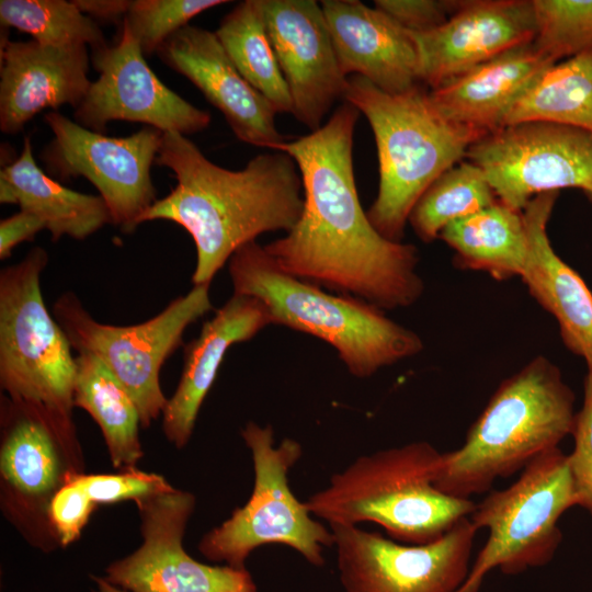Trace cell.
Masks as SVG:
<instances>
[{
  "instance_id": "obj_10",
  "label": "cell",
  "mask_w": 592,
  "mask_h": 592,
  "mask_svg": "<svg viewBox=\"0 0 592 592\" xmlns=\"http://www.w3.org/2000/svg\"><path fill=\"white\" fill-rule=\"evenodd\" d=\"M212 309L209 284H203L137 325L95 320L72 292L57 298L53 315L73 351L94 355L119 380L139 411L141 426L147 428L168 402L159 378L163 364L182 345L186 328Z\"/></svg>"
},
{
  "instance_id": "obj_26",
  "label": "cell",
  "mask_w": 592,
  "mask_h": 592,
  "mask_svg": "<svg viewBox=\"0 0 592 592\" xmlns=\"http://www.w3.org/2000/svg\"><path fill=\"white\" fill-rule=\"evenodd\" d=\"M456 253L457 265L483 271L496 280L521 276L528 253L523 210L499 200L446 226L440 237Z\"/></svg>"
},
{
  "instance_id": "obj_32",
  "label": "cell",
  "mask_w": 592,
  "mask_h": 592,
  "mask_svg": "<svg viewBox=\"0 0 592 592\" xmlns=\"http://www.w3.org/2000/svg\"><path fill=\"white\" fill-rule=\"evenodd\" d=\"M534 46L554 62L592 47V0H532Z\"/></svg>"
},
{
  "instance_id": "obj_9",
  "label": "cell",
  "mask_w": 592,
  "mask_h": 592,
  "mask_svg": "<svg viewBox=\"0 0 592 592\" xmlns=\"http://www.w3.org/2000/svg\"><path fill=\"white\" fill-rule=\"evenodd\" d=\"M573 506L568 454L559 447L532 460L509 487L489 491L469 515L488 538L457 592H478L494 569L519 574L550 562L562 538L558 521Z\"/></svg>"
},
{
  "instance_id": "obj_2",
  "label": "cell",
  "mask_w": 592,
  "mask_h": 592,
  "mask_svg": "<svg viewBox=\"0 0 592 592\" xmlns=\"http://www.w3.org/2000/svg\"><path fill=\"white\" fill-rule=\"evenodd\" d=\"M270 150L232 171L208 160L185 135L163 133L155 163L170 169L177 184L140 224L169 220L191 235L193 285L210 284L241 247L266 232H288L299 220L304 193L298 166L287 152Z\"/></svg>"
},
{
  "instance_id": "obj_30",
  "label": "cell",
  "mask_w": 592,
  "mask_h": 592,
  "mask_svg": "<svg viewBox=\"0 0 592 592\" xmlns=\"http://www.w3.org/2000/svg\"><path fill=\"white\" fill-rule=\"evenodd\" d=\"M498 201L483 172L463 160L443 172L412 208L410 223L417 237L429 243L449 224Z\"/></svg>"
},
{
  "instance_id": "obj_4",
  "label": "cell",
  "mask_w": 592,
  "mask_h": 592,
  "mask_svg": "<svg viewBox=\"0 0 592 592\" xmlns=\"http://www.w3.org/2000/svg\"><path fill=\"white\" fill-rule=\"evenodd\" d=\"M228 271L234 294L259 299L273 325L331 345L355 377H369L423 350L422 339L388 318L383 309L351 295L331 294L286 273L257 241L232 254Z\"/></svg>"
},
{
  "instance_id": "obj_28",
  "label": "cell",
  "mask_w": 592,
  "mask_h": 592,
  "mask_svg": "<svg viewBox=\"0 0 592 592\" xmlns=\"http://www.w3.org/2000/svg\"><path fill=\"white\" fill-rule=\"evenodd\" d=\"M528 121L592 133V47L546 68L514 103L503 126Z\"/></svg>"
},
{
  "instance_id": "obj_20",
  "label": "cell",
  "mask_w": 592,
  "mask_h": 592,
  "mask_svg": "<svg viewBox=\"0 0 592 592\" xmlns=\"http://www.w3.org/2000/svg\"><path fill=\"white\" fill-rule=\"evenodd\" d=\"M320 4L344 76H361L388 93L422 86L409 31L358 0H322Z\"/></svg>"
},
{
  "instance_id": "obj_41",
  "label": "cell",
  "mask_w": 592,
  "mask_h": 592,
  "mask_svg": "<svg viewBox=\"0 0 592 592\" xmlns=\"http://www.w3.org/2000/svg\"><path fill=\"white\" fill-rule=\"evenodd\" d=\"M585 193V195L592 201V187L583 191Z\"/></svg>"
},
{
  "instance_id": "obj_36",
  "label": "cell",
  "mask_w": 592,
  "mask_h": 592,
  "mask_svg": "<svg viewBox=\"0 0 592 592\" xmlns=\"http://www.w3.org/2000/svg\"><path fill=\"white\" fill-rule=\"evenodd\" d=\"M96 504L71 473L48 502L47 514L59 543L68 546L81 534Z\"/></svg>"
},
{
  "instance_id": "obj_14",
  "label": "cell",
  "mask_w": 592,
  "mask_h": 592,
  "mask_svg": "<svg viewBox=\"0 0 592 592\" xmlns=\"http://www.w3.org/2000/svg\"><path fill=\"white\" fill-rule=\"evenodd\" d=\"M135 503L144 542L106 568L107 582L129 592H258L247 569L202 563L185 551L182 538L195 506L192 493L172 487Z\"/></svg>"
},
{
  "instance_id": "obj_13",
  "label": "cell",
  "mask_w": 592,
  "mask_h": 592,
  "mask_svg": "<svg viewBox=\"0 0 592 592\" xmlns=\"http://www.w3.org/2000/svg\"><path fill=\"white\" fill-rule=\"evenodd\" d=\"M343 592H457L468 577L477 530L469 516L440 538L405 544L357 525H329Z\"/></svg>"
},
{
  "instance_id": "obj_27",
  "label": "cell",
  "mask_w": 592,
  "mask_h": 592,
  "mask_svg": "<svg viewBox=\"0 0 592 592\" xmlns=\"http://www.w3.org/2000/svg\"><path fill=\"white\" fill-rule=\"evenodd\" d=\"M73 407L86 410L104 436L112 464L132 468L141 458L139 411L119 380L94 355L77 353Z\"/></svg>"
},
{
  "instance_id": "obj_35",
  "label": "cell",
  "mask_w": 592,
  "mask_h": 592,
  "mask_svg": "<svg viewBox=\"0 0 592 592\" xmlns=\"http://www.w3.org/2000/svg\"><path fill=\"white\" fill-rule=\"evenodd\" d=\"M571 436L573 449L568 454L577 505L592 515V374L583 383V402L576 414Z\"/></svg>"
},
{
  "instance_id": "obj_34",
  "label": "cell",
  "mask_w": 592,
  "mask_h": 592,
  "mask_svg": "<svg viewBox=\"0 0 592 592\" xmlns=\"http://www.w3.org/2000/svg\"><path fill=\"white\" fill-rule=\"evenodd\" d=\"M78 479L91 500L99 503H115L125 500L134 502L167 491L172 486L160 475L124 468L118 474L84 475L78 473Z\"/></svg>"
},
{
  "instance_id": "obj_21",
  "label": "cell",
  "mask_w": 592,
  "mask_h": 592,
  "mask_svg": "<svg viewBox=\"0 0 592 592\" xmlns=\"http://www.w3.org/2000/svg\"><path fill=\"white\" fill-rule=\"evenodd\" d=\"M269 325H272L270 314L259 299L232 294L185 346L178 387L162 412L163 433L178 448L190 441L227 351L234 344L251 340Z\"/></svg>"
},
{
  "instance_id": "obj_17",
  "label": "cell",
  "mask_w": 592,
  "mask_h": 592,
  "mask_svg": "<svg viewBox=\"0 0 592 592\" xmlns=\"http://www.w3.org/2000/svg\"><path fill=\"white\" fill-rule=\"evenodd\" d=\"M422 84L431 90L506 50L533 42L532 0H462L448 20L425 33H411Z\"/></svg>"
},
{
  "instance_id": "obj_6",
  "label": "cell",
  "mask_w": 592,
  "mask_h": 592,
  "mask_svg": "<svg viewBox=\"0 0 592 592\" xmlns=\"http://www.w3.org/2000/svg\"><path fill=\"white\" fill-rule=\"evenodd\" d=\"M344 100L367 118L379 170L378 193L366 212L386 239L401 241L409 215L426 189L466 159L482 133L444 118L422 86L388 93L365 78H348Z\"/></svg>"
},
{
  "instance_id": "obj_25",
  "label": "cell",
  "mask_w": 592,
  "mask_h": 592,
  "mask_svg": "<svg viewBox=\"0 0 592 592\" xmlns=\"http://www.w3.org/2000/svg\"><path fill=\"white\" fill-rule=\"evenodd\" d=\"M3 440L0 467L5 482L27 501L52 499L67 476L64 451L76 443L61 437L33 411L11 400L2 408Z\"/></svg>"
},
{
  "instance_id": "obj_3",
  "label": "cell",
  "mask_w": 592,
  "mask_h": 592,
  "mask_svg": "<svg viewBox=\"0 0 592 592\" xmlns=\"http://www.w3.org/2000/svg\"><path fill=\"white\" fill-rule=\"evenodd\" d=\"M574 394L558 366L537 356L504 379L460 447L443 453L435 487L462 499L492 490L571 435Z\"/></svg>"
},
{
  "instance_id": "obj_1",
  "label": "cell",
  "mask_w": 592,
  "mask_h": 592,
  "mask_svg": "<svg viewBox=\"0 0 592 592\" xmlns=\"http://www.w3.org/2000/svg\"><path fill=\"white\" fill-rule=\"evenodd\" d=\"M360 114L345 101L320 128L273 149L296 161L304 209L293 229L264 249L297 278L383 310L409 307L424 291L418 249L383 237L361 205L353 169Z\"/></svg>"
},
{
  "instance_id": "obj_8",
  "label": "cell",
  "mask_w": 592,
  "mask_h": 592,
  "mask_svg": "<svg viewBox=\"0 0 592 592\" xmlns=\"http://www.w3.org/2000/svg\"><path fill=\"white\" fill-rule=\"evenodd\" d=\"M254 468V486L247 503L206 533L198 550L208 560L246 569V560L258 547L288 546L307 562L322 567L325 549L334 536L293 493L288 474L303 455L301 445L285 437L275 445L272 425L249 421L241 430Z\"/></svg>"
},
{
  "instance_id": "obj_19",
  "label": "cell",
  "mask_w": 592,
  "mask_h": 592,
  "mask_svg": "<svg viewBox=\"0 0 592 592\" xmlns=\"http://www.w3.org/2000/svg\"><path fill=\"white\" fill-rule=\"evenodd\" d=\"M0 129L18 134L36 114L62 105L75 110L89 91L88 46L56 47L1 37Z\"/></svg>"
},
{
  "instance_id": "obj_29",
  "label": "cell",
  "mask_w": 592,
  "mask_h": 592,
  "mask_svg": "<svg viewBox=\"0 0 592 592\" xmlns=\"http://www.w3.org/2000/svg\"><path fill=\"white\" fill-rule=\"evenodd\" d=\"M240 75L275 107L292 113V98L270 41L261 0L239 2L215 31Z\"/></svg>"
},
{
  "instance_id": "obj_23",
  "label": "cell",
  "mask_w": 592,
  "mask_h": 592,
  "mask_svg": "<svg viewBox=\"0 0 592 592\" xmlns=\"http://www.w3.org/2000/svg\"><path fill=\"white\" fill-rule=\"evenodd\" d=\"M554 64L531 42L430 90L429 98L444 118L486 135L504 125L522 93Z\"/></svg>"
},
{
  "instance_id": "obj_38",
  "label": "cell",
  "mask_w": 592,
  "mask_h": 592,
  "mask_svg": "<svg viewBox=\"0 0 592 592\" xmlns=\"http://www.w3.org/2000/svg\"><path fill=\"white\" fill-rule=\"evenodd\" d=\"M43 229H46V224L42 218L21 209L2 219L0 221V259L7 260L15 247L25 241H33Z\"/></svg>"
},
{
  "instance_id": "obj_11",
  "label": "cell",
  "mask_w": 592,
  "mask_h": 592,
  "mask_svg": "<svg viewBox=\"0 0 592 592\" xmlns=\"http://www.w3.org/2000/svg\"><path fill=\"white\" fill-rule=\"evenodd\" d=\"M53 139L41 159L59 180L83 177L99 191L111 224L130 234L158 200L150 170L163 132L146 126L124 137L92 132L58 111L45 114Z\"/></svg>"
},
{
  "instance_id": "obj_31",
  "label": "cell",
  "mask_w": 592,
  "mask_h": 592,
  "mask_svg": "<svg viewBox=\"0 0 592 592\" xmlns=\"http://www.w3.org/2000/svg\"><path fill=\"white\" fill-rule=\"evenodd\" d=\"M0 22L5 29L14 27L44 45H84L92 52L107 45L96 22L72 0H1Z\"/></svg>"
},
{
  "instance_id": "obj_16",
  "label": "cell",
  "mask_w": 592,
  "mask_h": 592,
  "mask_svg": "<svg viewBox=\"0 0 592 592\" xmlns=\"http://www.w3.org/2000/svg\"><path fill=\"white\" fill-rule=\"evenodd\" d=\"M267 34L287 84L295 118L312 132L339 99L342 72L320 2L261 0Z\"/></svg>"
},
{
  "instance_id": "obj_39",
  "label": "cell",
  "mask_w": 592,
  "mask_h": 592,
  "mask_svg": "<svg viewBox=\"0 0 592 592\" xmlns=\"http://www.w3.org/2000/svg\"><path fill=\"white\" fill-rule=\"evenodd\" d=\"M78 9L92 20L122 23L132 4V0H72Z\"/></svg>"
},
{
  "instance_id": "obj_18",
  "label": "cell",
  "mask_w": 592,
  "mask_h": 592,
  "mask_svg": "<svg viewBox=\"0 0 592 592\" xmlns=\"http://www.w3.org/2000/svg\"><path fill=\"white\" fill-rule=\"evenodd\" d=\"M156 54L203 93L239 140L274 149L291 139L276 127L275 107L240 75L215 32L189 24Z\"/></svg>"
},
{
  "instance_id": "obj_22",
  "label": "cell",
  "mask_w": 592,
  "mask_h": 592,
  "mask_svg": "<svg viewBox=\"0 0 592 592\" xmlns=\"http://www.w3.org/2000/svg\"><path fill=\"white\" fill-rule=\"evenodd\" d=\"M559 192L532 198L523 209L528 253L521 278L536 301L557 320L562 342L592 374V293L553 249L547 223Z\"/></svg>"
},
{
  "instance_id": "obj_5",
  "label": "cell",
  "mask_w": 592,
  "mask_h": 592,
  "mask_svg": "<svg viewBox=\"0 0 592 592\" xmlns=\"http://www.w3.org/2000/svg\"><path fill=\"white\" fill-rule=\"evenodd\" d=\"M442 455L417 441L358 456L305 503L328 525L372 522L398 542L431 543L476 508L435 487Z\"/></svg>"
},
{
  "instance_id": "obj_7",
  "label": "cell",
  "mask_w": 592,
  "mask_h": 592,
  "mask_svg": "<svg viewBox=\"0 0 592 592\" xmlns=\"http://www.w3.org/2000/svg\"><path fill=\"white\" fill-rule=\"evenodd\" d=\"M48 253L35 247L0 272V384L10 400L76 443V356L45 305L41 276Z\"/></svg>"
},
{
  "instance_id": "obj_37",
  "label": "cell",
  "mask_w": 592,
  "mask_h": 592,
  "mask_svg": "<svg viewBox=\"0 0 592 592\" xmlns=\"http://www.w3.org/2000/svg\"><path fill=\"white\" fill-rule=\"evenodd\" d=\"M374 7L411 33L440 27L455 12L457 0H375Z\"/></svg>"
},
{
  "instance_id": "obj_12",
  "label": "cell",
  "mask_w": 592,
  "mask_h": 592,
  "mask_svg": "<svg viewBox=\"0 0 592 592\" xmlns=\"http://www.w3.org/2000/svg\"><path fill=\"white\" fill-rule=\"evenodd\" d=\"M466 160L483 172L497 198L516 210L543 193L592 187V133L569 125L502 126L475 141Z\"/></svg>"
},
{
  "instance_id": "obj_15",
  "label": "cell",
  "mask_w": 592,
  "mask_h": 592,
  "mask_svg": "<svg viewBox=\"0 0 592 592\" xmlns=\"http://www.w3.org/2000/svg\"><path fill=\"white\" fill-rule=\"evenodd\" d=\"M91 61L99 77L73 112L79 125L104 134L110 122L127 121L185 136L208 127L210 114L159 80L124 22L116 44L93 50Z\"/></svg>"
},
{
  "instance_id": "obj_40",
  "label": "cell",
  "mask_w": 592,
  "mask_h": 592,
  "mask_svg": "<svg viewBox=\"0 0 592 592\" xmlns=\"http://www.w3.org/2000/svg\"><path fill=\"white\" fill-rule=\"evenodd\" d=\"M94 581L98 588L95 592H127L118 587L111 584L104 578L94 577Z\"/></svg>"
},
{
  "instance_id": "obj_24",
  "label": "cell",
  "mask_w": 592,
  "mask_h": 592,
  "mask_svg": "<svg viewBox=\"0 0 592 592\" xmlns=\"http://www.w3.org/2000/svg\"><path fill=\"white\" fill-rule=\"evenodd\" d=\"M0 202L42 218L54 242L64 236L83 240L111 224L100 195L68 189L37 166L30 136L23 139L20 156L0 171Z\"/></svg>"
},
{
  "instance_id": "obj_33",
  "label": "cell",
  "mask_w": 592,
  "mask_h": 592,
  "mask_svg": "<svg viewBox=\"0 0 592 592\" xmlns=\"http://www.w3.org/2000/svg\"><path fill=\"white\" fill-rule=\"evenodd\" d=\"M226 0H133L124 23L138 42L145 57L157 53L159 47L175 32L189 25L194 16Z\"/></svg>"
}]
</instances>
